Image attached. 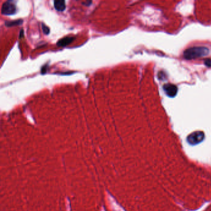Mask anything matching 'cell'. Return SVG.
<instances>
[{
  "instance_id": "7",
  "label": "cell",
  "mask_w": 211,
  "mask_h": 211,
  "mask_svg": "<svg viewBox=\"0 0 211 211\" xmlns=\"http://www.w3.org/2000/svg\"><path fill=\"white\" fill-rule=\"evenodd\" d=\"M22 23V21L21 19L15 20L13 21H7L5 22V25L7 27H12L14 26H18L21 24Z\"/></svg>"
},
{
  "instance_id": "2",
  "label": "cell",
  "mask_w": 211,
  "mask_h": 211,
  "mask_svg": "<svg viewBox=\"0 0 211 211\" xmlns=\"http://www.w3.org/2000/svg\"><path fill=\"white\" fill-rule=\"evenodd\" d=\"M204 139V133L202 131H196L190 134L187 137V141L191 145H196L202 142Z\"/></svg>"
},
{
  "instance_id": "5",
  "label": "cell",
  "mask_w": 211,
  "mask_h": 211,
  "mask_svg": "<svg viewBox=\"0 0 211 211\" xmlns=\"http://www.w3.org/2000/svg\"><path fill=\"white\" fill-rule=\"evenodd\" d=\"M74 37H66L63 38L61 39L58 42H57V45L59 46H66L71 43L73 42L74 40Z\"/></svg>"
},
{
  "instance_id": "4",
  "label": "cell",
  "mask_w": 211,
  "mask_h": 211,
  "mask_svg": "<svg viewBox=\"0 0 211 211\" xmlns=\"http://www.w3.org/2000/svg\"><path fill=\"white\" fill-rule=\"evenodd\" d=\"M163 89L165 92L166 95L169 97H175L178 92V88L174 84H165L163 86Z\"/></svg>"
},
{
  "instance_id": "3",
  "label": "cell",
  "mask_w": 211,
  "mask_h": 211,
  "mask_svg": "<svg viewBox=\"0 0 211 211\" xmlns=\"http://www.w3.org/2000/svg\"><path fill=\"white\" fill-rule=\"evenodd\" d=\"M16 12V6L12 1L4 2L1 7V14L4 15H12Z\"/></svg>"
},
{
  "instance_id": "8",
  "label": "cell",
  "mask_w": 211,
  "mask_h": 211,
  "mask_svg": "<svg viewBox=\"0 0 211 211\" xmlns=\"http://www.w3.org/2000/svg\"><path fill=\"white\" fill-rule=\"evenodd\" d=\"M42 30H43V33L46 35H48L50 32L49 28L46 26H45L44 24H43V23L42 24Z\"/></svg>"
},
{
  "instance_id": "1",
  "label": "cell",
  "mask_w": 211,
  "mask_h": 211,
  "mask_svg": "<svg viewBox=\"0 0 211 211\" xmlns=\"http://www.w3.org/2000/svg\"><path fill=\"white\" fill-rule=\"evenodd\" d=\"M209 53V49L205 46H193L184 51L183 57L186 60H193L206 57Z\"/></svg>"
},
{
  "instance_id": "6",
  "label": "cell",
  "mask_w": 211,
  "mask_h": 211,
  "mask_svg": "<svg viewBox=\"0 0 211 211\" xmlns=\"http://www.w3.org/2000/svg\"><path fill=\"white\" fill-rule=\"evenodd\" d=\"M54 6L58 11H63L66 9V3L63 0H57L54 1Z\"/></svg>"
}]
</instances>
